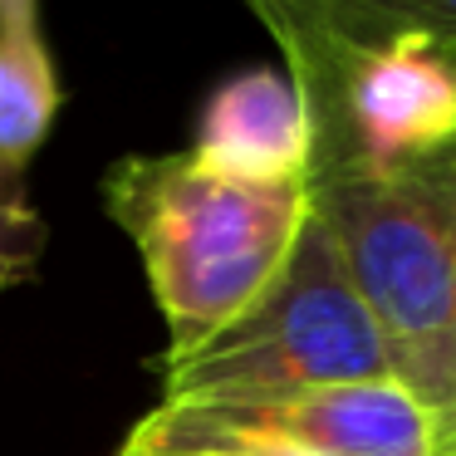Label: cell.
<instances>
[{"label":"cell","mask_w":456,"mask_h":456,"mask_svg":"<svg viewBox=\"0 0 456 456\" xmlns=\"http://www.w3.org/2000/svg\"><path fill=\"white\" fill-rule=\"evenodd\" d=\"M109 216L128 231L182 358L240 319L289 265L309 226V182H260L201 152L123 158L103 177Z\"/></svg>","instance_id":"obj_1"},{"label":"cell","mask_w":456,"mask_h":456,"mask_svg":"<svg viewBox=\"0 0 456 456\" xmlns=\"http://www.w3.org/2000/svg\"><path fill=\"white\" fill-rule=\"evenodd\" d=\"M309 216L329 231L393 358V378L456 456V148L397 172L309 177Z\"/></svg>","instance_id":"obj_2"},{"label":"cell","mask_w":456,"mask_h":456,"mask_svg":"<svg viewBox=\"0 0 456 456\" xmlns=\"http://www.w3.org/2000/svg\"><path fill=\"white\" fill-rule=\"evenodd\" d=\"M393 378V358L329 231L309 216L280 280L216 338L162 358V403Z\"/></svg>","instance_id":"obj_3"},{"label":"cell","mask_w":456,"mask_h":456,"mask_svg":"<svg viewBox=\"0 0 456 456\" xmlns=\"http://www.w3.org/2000/svg\"><path fill=\"white\" fill-rule=\"evenodd\" d=\"M314 128L309 177L397 172L456 148V60L436 45L289 64Z\"/></svg>","instance_id":"obj_4"},{"label":"cell","mask_w":456,"mask_h":456,"mask_svg":"<svg viewBox=\"0 0 456 456\" xmlns=\"http://www.w3.org/2000/svg\"><path fill=\"white\" fill-rule=\"evenodd\" d=\"M133 436L152 446H275L299 456H436V422L397 378L162 403Z\"/></svg>","instance_id":"obj_5"},{"label":"cell","mask_w":456,"mask_h":456,"mask_svg":"<svg viewBox=\"0 0 456 456\" xmlns=\"http://www.w3.org/2000/svg\"><path fill=\"white\" fill-rule=\"evenodd\" d=\"M191 152L240 177L309 182L314 128L295 79L280 69H246L211 94Z\"/></svg>","instance_id":"obj_6"},{"label":"cell","mask_w":456,"mask_h":456,"mask_svg":"<svg viewBox=\"0 0 456 456\" xmlns=\"http://www.w3.org/2000/svg\"><path fill=\"white\" fill-rule=\"evenodd\" d=\"M275 35L285 64L368 54L387 45L456 50V0H246Z\"/></svg>","instance_id":"obj_7"},{"label":"cell","mask_w":456,"mask_h":456,"mask_svg":"<svg viewBox=\"0 0 456 456\" xmlns=\"http://www.w3.org/2000/svg\"><path fill=\"white\" fill-rule=\"evenodd\" d=\"M60 113V74L40 35V0H0V162L25 167Z\"/></svg>","instance_id":"obj_8"},{"label":"cell","mask_w":456,"mask_h":456,"mask_svg":"<svg viewBox=\"0 0 456 456\" xmlns=\"http://www.w3.org/2000/svg\"><path fill=\"white\" fill-rule=\"evenodd\" d=\"M45 240H50V231H45L40 211L30 207L20 167L0 162V295L25 285V280H35Z\"/></svg>","instance_id":"obj_9"},{"label":"cell","mask_w":456,"mask_h":456,"mask_svg":"<svg viewBox=\"0 0 456 456\" xmlns=\"http://www.w3.org/2000/svg\"><path fill=\"white\" fill-rule=\"evenodd\" d=\"M118 456H299V452H275V446H152L142 436H128Z\"/></svg>","instance_id":"obj_10"},{"label":"cell","mask_w":456,"mask_h":456,"mask_svg":"<svg viewBox=\"0 0 456 456\" xmlns=\"http://www.w3.org/2000/svg\"><path fill=\"white\" fill-rule=\"evenodd\" d=\"M452 60H456V50H452Z\"/></svg>","instance_id":"obj_11"}]
</instances>
